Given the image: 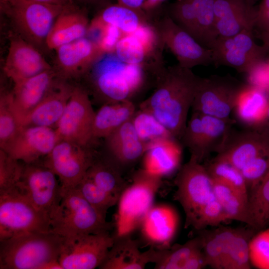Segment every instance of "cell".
I'll use <instances>...</instances> for the list:
<instances>
[{"label": "cell", "mask_w": 269, "mask_h": 269, "mask_svg": "<svg viewBox=\"0 0 269 269\" xmlns=\"http://www.w3.org/2000/svg\"><path fill=\"white\" fill-rule=\"evenodd\" d=\"M201 79L178 64L165 67L155 76V88L139 109L152 114L173 137L181 138Z\"/></svg>", "instance_id": "6da1fadb"}, {"label": "cell", "mask_w": 269, "mask_h": 269, "mask_svg": "<svg viewBox=\"0 0 269 269\" xmlns=\"http://www.w3.org/2000/svg\"><path fill=\"white\" fill-rule=\"evenodd\" d=\"M64 242L50 231L0 241V269H63L59 258Z\"/></svg>", "instance_id": "7a4b0ae2"}, {"label": "cell", "mask_w": 269, "mask_h": 269, "mask_svg": "<svg viewBox=\"0 0 269 269\" xmlns=\"http://www.w3.org/2000/svg\"><path fill=\"white\" fill-rule=\"evenodd\" d=\"M112 227L76 188L62 192L59 204L50 218V231L65 240L110 231Z\"/></svg>", "instance_id": "3957f363"}, {"label": "cell", "mask_w": 269, "mask_h": 269, "mask_svg": "<svg viewBox=\"0 0 269 269\" xmlns=\"http://www.w3.org/2000/svg\"><path fill=\"white\" fill-rule=\"evenodd\" d=\"M161 178L150 175L142 168L133 175L132 182L117 203L113 226L114 238L132 235L140 226L153 205L154 197L162 185Z\"/></svg>", "instance_id": "277c9868"}, {"label": "cell", "mask_w": 269, "mask_h": 269, "mask_svg": "<svg viewBox=\"0 0 269 269\" xmlns=\"http://www.w3.org/2000/svg\"><path fill=\"white\" fill-rule=\"evenodd\" d=\"M66 5L25 0H0V11L10 20L16 34L39 50L46 46L49 32Z\"/></svg>", "instance_id": "5b68a950"}, {"label": "cell", "mask_w": 269, "mask_h": 269, "mask_svg": "<svg viewBox=\"0 0 269 269\" xmlns=\"http://www.w3.org/2000/svg\"><path fill=\"white\" fill-rule=\"evenodd\" d=\"M50 229V218L17 187L0 192V241Z\"/></svg>", "instance_id": "8992f818"}, {"label": "cell", "mask_w": 269, "mask_h": 269, "mask_svg": "<svg viewBox=\"0 0 269 269\" xmlns=\"http://www.w3.org/2000/svg\"><path fill=\"white\" fill-rule=\"evenodd\" d=\"M175 199L185 214V227L192 226L202 207L214 196L213 180L205 165L190 157L178 169Z\"/></svg>", "instance_id": "52a82bcc"}, {"label": "cell", "mask_w": 269, "mask_h": 269, "mask_svg": "<svg viewBox=\"0 0 269 269\" xmlns=\"http://www.w3.org/2000/svg\"><path fill=\"white\" fill-rule=\"evenodd\" d=\"M231 119L193 112L181 139L190 157L201 162L211 152H220L231 134Z\"/></svg>", "instance_id": "ba28073f"}, {"label": "cell", "mask_w": 269, "mask_h": 269, "mask_svg": "<svg viewBox=\"0 0 269 269\" xmlns=\"http://www.w3.org/2000/svg\"><path fill=\"white\" fill-rule=\"evenodd\" d=\"M245 84L230 74L202 78L192 105L193 112L231 119L230 115Z\"/></svg>", "instance_id": "9c48e42d"}, {"label": "cell", "mask_w": 269, "mask_h": 269, "mask_svg": "<svg viewBox=\"0 0 269 269\" xmlns=\"http://www.w3.org/2000/svg\"><path fill=\"white\" fill-rule=\"evenodd\" d=\"M17 188L50 220L60 202L62 190L57 175L43 161L24 163Z\"/></svg>", "instance_id": "30bf717a"}, {"label": "cell", "mask_w": 269, "mask_h": 269, "mask_svg": "<svg viewBox=\"0 0 269 269\" xmlns=\"http://www.w3.org/2000/svg\"><path fill=\"white\" fill-rule=\"evenodd\" d=\"M210 49L216 66H226L239 72L247 73L255 65L265 60L269 49L255 41L253 31L244 30L227 37H218Z\"/></svg>", "instance_id": "8fae6325"}, {"label": "cell", "mask_w": 269, "mask_h": 269, "mask_svg": "<svg viewBox=\"0 0 269 269\" xmlns=\"http://www.w3.org/2000/svg\"><path fill=\"white\" fill-rule=\"evenodd\" d=\"M95 155L89 147L60 139L43 161L57 175L63 192L77 186Z\"/></svg>", "instance_id": "7c38bea8"}, {"label": "cell", "mask_w": 269, "mask_h": 269, "mask_svg": "<svg viewBox=\"0 0 269 269\" xmlns=\"http://www.w3.org/2000/svg\"><path fill=\"white\" fill-rule=\"evenodd\" d=\"M95 114L88 91L80 86H74L55 128L59 140L70 141L88 147L94 139L92 128Z\"/></svg>", "instance_id": "4fadbf2b"}, {"label": "cell", "mask_w": 269, "mask_h": 269, "mask_svg": "<svg viewBox=\"0 0 269 269\" xmlns=\"http://www.w3.org/2000/svg\"><path fill=\"white\" fill-rule=\"evenodd\" d=\"M125 65L114 53H104L85 74L103 104L131 100L134 95L124 76Z\"/></svg>", "instance_id": "5bb4252c"}, {"label": "cell", "mask_w": 269, "mask_h": 269, "mask_svg": "<svg viewBox=\"0 0 269 269\" xmlns=\"http://www.w3.org/2000/svg\"><path fill=\"white\" fill-rule=\"evenodd\" d=\"M153 24L160 38L181 66L189 69L213 63L212 50L202 46L177 25L168 13Z\"/></svg>", "instance_id": "9a60e30c"}, {"label": "cell", "mask_w": 269, "mask_h": 269, "mask_svg": "<svg viewBox=\"0 0 269 269\" xmlns=\"http://www.w3.org/2000/svg\"><path fill=\"white\" fill-rule=\"evenodd\" d=\"M114 242L110 231L65 240L59 262L63 269L99 268Z\"/></svg>", "instance_id": "2e32d148"}, {"label": "cell", "mask_w": 269, "mask_h": 269, "mask_svg": "<svg viewBox=\"0 0 269 269\" xmlns=\"http://www.w3.org/2000/svg\"><path fill=\"white\" fill-rule=\"evenodd\" d=\"M58 140L55 129L21 127L15 137L2 150L16 160L30 163L46 156Z\"/></svg>", "instance_id": "e0dca14e"}, {"label": "cell", "mask_w": 269, "mask_h": 269, "mask_svg": "<svg viewBox=\"0 0 269 269\" xmlns=\"http://www.w3.org/2000/svg\"><path fill=\"white\" fill-rule=\"evenodd\" d=\"M55 68L57 76L67 80L81 76L104 53L98 45L85 37L62 45L55 50Z\"/></svg>", "instance_id": "ac0fdd59"}, {"label": "cell", "mask_w": 269, "mask_h": 269, "mask_svg": "<svg viewBox=\"0 0 269 269\" xmlns=\"http://www.w3.org/2000/svg\"><path fill=\"white\" fill-rule=\"evenodd\" d=\"M52 68L39 49L17 34L11 37L3 71L13 83Z\"/></svg>", "instance_id": "d6986e66"}, {"label": "cell", "mask_w": 269, "mask_h": 269, "mask_svg": "<svg viewBox=\"0 0 269 269\" xmlns=\"http://www.w3.org/2000/svg\"><path fill=\"white\" fill-rule=\"evenodd\" d=\"M260 157H269V133L246 130L236 133L232 132L225 146L215 158L241 170Z\"/></svg>", "instance_id": "ffe728a7"}, {"label": "cell", "mask_w": 269, "mask_h": 269, "mask_svg": "<svg viewBox=\"0 0 269 269\" xmlns=\"http://www.w3.org/2000/svg\"><path fill=\"white\" fill-rule=\"evenodd\" d=\"M179 220L177 211L171 205L153 204L139 228L141 238L150 247L167 249L176 235Z\"/></svg>", "instance_id": "44dd1931"}, {"label": "cell", "mask_w": 269, "mask_h": 269, "mask_svg": "<svg viewBox=\"0 0 269 269\" xmlns=\"http://www.w3.org/2000/svg\"><path fill=\"white\" fill-rule=\"evenodd\" d=\"M73 87L66 80L58 77L42 101L19 121L20 125L55 129Z\"/></svg>", "instance_id": "7402d4cb"}, {"label": "cell", "mask_w": 269, "mask_h": 269, "mask_svg": "<svg viewBox=\"0 0 269 269\" xmlns=\"http://www.w3.org/2000/svg\"><path fill=\"white\" fill-rule=\"evenodd\" d=\"M105 139L106 156L122 172L142 158L147 144L138 136L131 120Z\"/></svg>", "instance_id": "603a6c76"}, {"label": "cell", "mask_w": 269, "mask_h": 269, "mask_svg": "<svg viewBox=\"0 0 269 269\" xmlns=\"http://www.w3.org/2000/svg\"><path fill=\"white\" fill-rule=\"evenodd\" d=\"M58 77L52 68L14 83L10 103L19 123L42 101Z\"/></svg>", "instance_id": "cb8c5ba5"}, {"label": "cell", "mask_w": 269, "mask_h": 269, "mask_svg": "<svg viewBox=\"0 0 269 269\" xmlns=\"http://www.w3.org/2000/svg\"><path fill=\"white\" fill-rule=\"evenodd\" d=\"M214 11L218 37L254 29L256 7L246 0H215Z\"/></svg>", "instance_id": "d4e9b609"}, {"label": "cell", "mask_w": 269, "mask_h": 269, "mask_svg": "<svg viewBox=\"0 0 269 269\" xmlns=\"http://www.w3.org/2000/svg\"><path fill=\"white\" fill-rule=\"evenodd\" d=\"M182 148L173 137H164L147 144L142 157V169L161 178L179 169Z\"/></svg>", "instance_id": "484cf974"}, {"label": "cell", "mask_w": 269, "mask_h": 269, "mask_svg": "<svg viewBox=\"0 0 269 269\" xmlns=\"http://www.w3.org/2000/svg\"><path fill=\"white\" fill-rule=\"evenodd\" d=\"M90 22L85 10L74 2L65 6L56 18L46 40L49 49L58 47L87 36Z\"/></svg>", "instance_id": "4316f807"}, {"label": "cell", "mask_w": 269, "mask_h": 269, "mask_svg": "<svg viewBox=\"0 0 269 269\" xmlns=\"http://www.w3.org/2000/svg\"><path fill=\"white\" fill-rule=\"evenodd\" d=\"M152 249L141 252L138 243L132 235L114 238L101 269H143L151 263Z\"/></svg>", "instance_id": "83f0119b"}, {"label": "cell", "mask_w": 269, "mask_h": 269, "mask_svg": "<svg viewBox=\"0 0 269 269\" xmlns=\"http://www.w3.org/2000/svg\"><path fill=\"white\" fill-rule=\"evenodd\" d=\"M136 111L131 100L107 103L95 112L92 134L93 138H105L131 120Z\"/></svg>", "instance_id": "f1b7e54d"}, {"label": "cell", "mask_w": 269, "mask_h": 269, "mask_svg": "<svg viewBox=\"0 0 269 269\" xmlns=\"http://www.w3.org/2000/svg\"><path fill=\"white\" fill-rule=\"evenodd\" d=\"M85 176L118 200L128 185L123 177L122 171L106 155H96Z\"/></svg>", "instance_id": "f546056e"}, {"label": "cell", "mask_w": 269, "mask_h": 269, "mask_svg": "<svg viewBox=\"0 0 269 269\" xmlns=\"http://www.w3.org/2000/svg\"><path fill=\"white\" fill-rule=\"evenodd\" d=\"M269 106L265 90L246 84L239 94L234 110L242 123L252 126L267 117Z\"/></svg>", "instance_id": "4dcf8cb0"}, {"label": "cell", "mask_w": 269, "mask_h": 269, "mask_svg": "<svg viewBox=\"0 0 269 269\" xmlns=\"http://www.w3.org/2000/svg\"><path fill=\"white\" fill-rule=\"evenodd\" d=\"M152 263L155 269H185V266L197 251L203 249L201 236L192 239L183 245L164 249L152 248Z\"/></svg>", "instance_id": "1f68e13d"}, {"label": "cell", "mask_w": 269, "mask_h": 269, "mask_svg": "<svg viewBox=\"0 0 269 269\" xmlns=\"http://www.w3.org/2000/svg\"><path fill=\"white\" fill-rule=\"evenodd\" d=\"M94 18L102 23L117 27L124 34H131L141 24L151 21L149 15L118 3L106 5Z\"/></svg>", "instance_id": "d6a6232c"}, {"label": "cell", "mask_w": 269, "mask_h": 269, "mask_svg": "<svg viewBox=\"0 0 269 269\" xmlns=\"http://www.w3.org/2000/svg\"><path fill=\"white\" fill-rule=\"evenodd\" d=\"M114 53L122 62L139 65L154 75L165 66L156 62L149 54L142 43L133 34H124L118 41Z\"/></svg>", "instance_id": "836d02e7"}, {"label": "cell", "mask_w": 269, "mask_h": 269, "mask_svg": "<svg viewBox=\"0 0 269 269\" xmlns=\"http://www.w3.org/2000/svg\"><path fill=\"white\" fill-rule=\"evenodd\" d=\"M196 27V40L210 49L218 37L215 21V0H191Z\"/></svg>", "instance_id": "e575fe53"}, {"label": "cell", "mask_w": 269, "mask_h": 269, "mask_svg": "<svg viewBox=\"0 0 269 269\" xmlns=\"http://www.w3.org/2000/svg\"><path fill=\"white\" fill-rule=\"evenodd\" d=\"M236 229L222 228L208 236H201L203 251L207 265L215 269H223L231 241Z\"/></svg>", "instance_id": "d590c367"}, {"label": "cell", "mask_w": 269, "mask_h": 269, "mask_svg": "<svg viewBox=\"0 0 269 269\" xmlns=\"http://www.w3.org/2000/svg\"><path fill=\"white\" fill-rule=\"evenodd\" d=\"M212 180L214 195L226 212L228 220H237L249 225L248 201L232 187Z\"/></svg>", "instance_id": "8d00e7d4"}, {"label": "cell", "mask_w": 269, "mask_h": 269, "mask_svg": "<svg viewBox=\"0 0 269 269\" xmlns=\"http://www.w3.org/2000/svg\"><path fill=\"white\" fill-rule=\"evenodd\" d=\"M249 226L261 229L269 223V173L251 190L248 202Z\"/></svg>", "instance_id": "74e56055"}, {"label": "cell", "mask_w": 269, "mask_h": 269, "mask_svg": "<svg viewBox=\"0 0 269 269\" xmlns=\"http://www.w3.org/2000/svg\"><path fill=\"white\" fill-rule=\"evenodd\" d=\"M205 166L212 179L232 187L248 201V187L240 169L227 162L215 158Z\"/></svg>", "instance_id": "f35d334b"}, {"label": "cell", "mask_w": 269, "mask_h": 269, "mask_svg": "<svg viewBox=\"0 0 269 269\" xmlns=\"http://www.w3.org/2000/svg\"><path fill=\"white\" fill-rule=\"evenodd\" d=\"M131 121L139 139L147 145L159 139L173 137L157 119L145 111L136 110Z\"/></svg>", "instance_id": "ab89813d"}, {"label": "cell", "mask_w": 269, "mask_h": 269, "mask_svg": "<svg viewBox=\"0 0 269 269\" xmlns=\"http://www.w3.org/2000/svg\"><path fill=\"white\" fill-rule=\"evenodd\" d=\"M250 235L247 230L236 229L224 263L223 269L251 268L249 251Z\"/></svg>", "instance_id": "60d3db41"}, {"label": "cell", "mask_w": 269, "mask_h": 269, "mask_svg": "<svg viewBox=\"0 0 269 269\" xmlns=\"http://www.w3.org/2000/svg\"><path fill=\"white\" fill-rule=\"evenodd\" d=\"M75 188L91 205L105 217L108 210L116 205L118 201L117 198L102 190L86 176Z\"/></svg>", "instance_id": "b9f144b4"}, {"label": "cell", "mask_w": 269, "mask_h": 269, "mask_svg": "<svg viewBox=\"0 0 269 269\" xmlns=\"http://www.w3.org/2000/svg\"><path fill=\"white\" fill-rule=\"evenodd\" d=\"M21 126L12 110L10 93L0 99V149H3L15 137Z\"/></svg>", "instance_id": "7bdbcfd3"}, {"label": "cell", "mask_w": 269, "mask_h": 269, "mask_svg": "<svg viewBox=\"0 0 269 269\" xmlns=\"http://www.w3.org/2000/svg\"><path fill=\"white\" fill-rule=\"evenodd\" d=\"M23 164L0 149V192L17 187Z\"/></svg>", "instance_id": "ee69618b"}, {"label": "cell", "mask_w": 269, "mask_h": 269, "mask_svg": "<svg viewBox=\"0 0 269 269\" xmlns=\"http://www.w3.org/2000/svg\"><path fill=\"white\" fill-rule=\"evenodd\" d=\"M227 215L215 195L200 210L192 226L202 230L207 226H217L228 220Z\"/></svg>", "instance_id": "f6af8a7d"}, {"label": "cell", "mask_w": 269, "mask_h": 269, "mask_svg": "<svg viewBox=\"0 0 269 269\" xmlns=\"http://www.w3.org/2000/svg\"><path fill=\"white\" fill-rule=\"evenodd\" d=\"M250 260L251 264L260 269H269V228L250 240Z\"/></svg>", "instance_id": "bcb514c9"}, {"label": "cell", "mask_w": 269, "mask_h": 269, "mask_svg": "<svg viewBox=\"0 0 269 269\" xmlns=\"http://www.w3.org/2000/svg\"><path fill=\"white\" fill-rule=\"evenodd\" d=\"M92 21L98 29L95 42L104 53H114L116 45L124 34L117 27L102 23L94 17Z\"/></svg>", "instance_id": "7dc6e473"}, {"label": "cell", "mask_w": 269, "mask_h": 269, "mask_svg": "<svg viewBox=\"0 0 269 269\" xmlns=\"http://www.w3.org/2000/svg\"><path fill=\"white\" fill-rule=\"evenodd\" d=\"M241 172L248 189L257 186L269 173V157H260L246 164Z\"/></svg>", "instance_id": "c3c4849f"}, {"label": "cell", "mask_w": 269, "mask_h": 269, "mask_svg": "<svg viewBox=\"0 0 269 269\" xmlns=\"http://www.w3.org/2000/svg\"><path fill=\"white\" fill-rule=\"evenodd\" d=\"M255 28L260 32L263 45L269 49V0H261L256 7Z\"/></svg>", "instance_id": "681fc988"}, {"label": "cell", "mask_w": 269, "mask_h": 269, "mask_svg": "<svg viewBox=\"0 0 269 269\" xmlns=\"http://www.w3.org/2000/svg\"><path fill=\"white\" fill-rule=\"evenodd\" d=\"M247 74L249 84L264 90L269 89V65L264 60L255 65Z\"/></svg>", "instance_id": "f907efd6"}, {"label": "cell", "mask_w": 269, "mask_h": 269, "mask_svg": "<svg viewBox=\"0 0 269 269\" xmlns=\"http://www.w3.org/2000/svg\"><path fill=\"white\" fill-rule=\"evenodd\" d=\"M146 71L140 65L125 63L124 76L134 94L143 86L145 80V72Z\"/></svg>", "instance_id": "816d5d0a"}, {"label": "cell", "mask_w": 269, "mask_h": 269, "mask_svg": "<svg viewBox=\"0 0 269 269\" xmlns=\"http://www.w3.org/2000/svg\"><path fill=\"white\" fill-rule=\"evenodd\" d=\"M144 0H117V3L131 8L141 13L147 14L143 9V5Z\"/></svg>", "instance_id": "f5cc1de1"}, {"label": "cell", "mask_w": 269, "mask_h": 269, "mask_svg": "<svg viewBox=\"0 0 269 269\" xmlns=\"http://www.w3.org/2000/svg\"><path fill=\"white\" fill-rule=\"evenodd\" d=\"M166 0H145L143 5V10L148 15L150 12L153 11L161 5Z\"/></svg>", "instance_id": "db71d44e"}, {"label": "cell", "mask_w": 269, "mask_h": 269, "mask_svg": "<svg viewBox=\"0 0 269 269\" xmlns=\"http://www.w3.org/2000/svg\"><path fill=\"white\" fill-rule=\"evenodd\" d=\"M39 2L66 5L73 2V0H25Z\"/></svg>", "instance_id": "11a10c76"}, {"label": "cell", "mask_w": 269, "mask_h": 269, "mask_svg": "<svg viewBox=\"0 0 269 269\" xmlns=\"http://www.w3.org/2000/svg\"><path fill=\"white\" fill-rule=\"evenodd\" d=\"M80 4L85 5H101L106 4L107 0H76Z\"/></svg>", "instance_id": "9f6ffc18"}, {"label": "cell", "mask_w": 269, "mask_h": 269, "mask_svg": "<svg viewBox=\"0 0 269 269\" xmlns=\"http://www.w3.org/2000/svg\"><path fill=\"white\" fill-rule=\"evenodd\" d=\"M247 2L252 5H254L255 3L259 0H246Z\"/></svg>", "instance_id": "6f0895ef"}, {"label": "cell", "mask_w": 269, "mask_h": 269, "mask_svg": "<svg viewBox=\"0 0 269 269\" xmlns=\"http://www.w3.org/2000/svg\"><path fill=\"white\" fill-rule=\"evenodd\" d=\"M267 118L269 119V106L267 111Z\"/></svg>", "instance_id": "680465c9"}, {"label": "cell", "mask_w": 269, "mask_h": 269, "mask_svg": "<svg viewBox=\"0 0 269 269\" xmlns=\"http://www.w3.org/2000/svg\"><path fill=\"white\" fill-rule=\"evenodd\" d=\"M268 63H269V61H268Z\"/></svg>", "instance_id": "91938a15"}]
</instances>
